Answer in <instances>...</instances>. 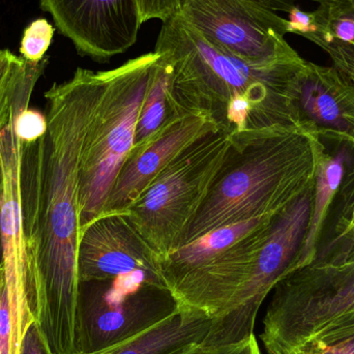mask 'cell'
<instances>
[{"mask_svg": "<svg viewBox=\"0 0 354 354\" xmlns=\"http://www.w3.org/2000/svg\"><path fill=\"white\" fill-rule=\"evenodd\" d=\"M106 76L107 71L78 68L45 93L47 132L37 141L32 311L53 354H76L81 162Z\"/></svg>", "mask_w": 354, "mask_h": 354, "instance_id": "obj_1", "label": "cell"}, {"mask_svg": "<svg viewBox=\"0 0 354 354\" xmlns=\"http://www.w3.org/2000/svg\"><path fill=\"white\" fill-rule=\"evenodd\" d=\"M156 52L170 68L177 114L209 116L228 134L301 124L295 84L306 59L252 64L208 43L178 14L162 25Z\"/></svg>", "mask_w": 354, "mask_h": 354, "instance_id": "obj_2", "label": "cell"}, {"mask_svg": "<svg viewBox=\"0 0 354 354\" xmlns=\"http://www.w3.org/2000/svg\"><path fill=\"white\" fill-rule=\"evenodd\" d=\"M319 137L304 122L230 134L224 163L179 247L226 225L283 214L313 189Z\"/></svg>", "mask_w": 354, "mask_h": 354, "instance_id": "obj_3", "label": "cell"}, {"mask_svg": "<svg viewBox=\"0 0 354 354\" xmlns=\"http://www.w3.org/2000/svg\"><path fill=\"white\" fill-rule=\"evenodd\" d=\"M158 59L157 52H149L107 71L81 162L80 234L103 214L116 177L134 147L141 105Z\"/></svg>", "mask_w": 354, "mask_h": 354, "instance_id": "obj_4", "label": "cell"}, {"mask_svg": "<svg viewBox=\"0 0 354 354\" xmlns=\"http://www.w3.org/2000/svg\"><path fill=\"white\" fill-rule=\"evenodd\" d=\"M230 134L214 131L176 157L127 210L162 259L180 245L224 163Z\"/></svg>", "mask_w": 354, "mask_h": 354, "instance_id": "obj_5", "label": "cell"}, {"mask_svg": "<svg viewBox=\"0 0 354 354\" xmlns=\"http://www.w3.org/2000/svg\"><path fill=\"white\" fill-rule=\"evenodd\" d=\"M179 310L165 282L145 272L79 282L76 354H95L157 326Z\"/></svg>", "mask_w": 354, "mask_h": 354, "instance_id": "obj_6", "label": "cell"}, {"mask_svg": "<svg viewBox=\"0 0 354 354\" xmlns=\"http://www.w3.org/2000/svg\"><path fill=\"white\" fill-rule=\"evenodd\" d=\"M260 335L270 354H287L354 312V266L316 260L274 286Z\"/></svg>", "mask_w": 354, "mask_h": 354, "instance_id": "obj_7", "label": "cell"}, {"mask_svg": "<svg viewBox=\"0 0 354 354\" xmlns=\"http://www.w3.org/2000/svg\"><path fill=\"white\" fill-rule=\"evenodd\" d=\"M179 15L208 43L252 64L301 59L287 43V19L256 0H181Z\"/></svg>", "mask_w": 354, "mask_h": 354, "instance_id": "obj_8", "label": "cell"}, {"mask_svg": "<svg viewBox=\"0 0 354 354\" xmlns=\"http://www.w3.org/2000/svg\"><path fill=\"white\" fill-rule=\"evenodd\" d=\"M312 199L313 189L304 194L279 216L258 252L251 279L230 311L212 322L203 343L232 344L254 335L258 310L268 293L285 277L297 270L299 251L311 216Z\"/></svg>", "mask_w": 354, "mask_h": 354, "instance_id": "obj_9", "label": "cell"}, {"mask_svg": "<svg viewBox=\"0 0 354 354\" xmlns=\"http://www.w3.org/2000/svg\"><path fill=\"white\" fill-rule=\"evenodd\" d=\"M39 6L81 56L101 64L133 47L142 25L137 0H39Z\"/></svg>", "mask_w": 354, "mask_h": 354, "instance_id": "obj_10", "label": "cell"}, {"mask_svg": "<svg viewBox=\"0 0 354 354\" xmlns=\"http://www.w3.org/2000/svg\"><path fill=\"white\" fill-rule=\"evenodd\" d=\"M77 272L79 282L109 280L135 272L164 281L161 256L127 212L103 214L85 227L79 239Z\"/></svg>", "mask_w": 354, "mask_h": 354, "instance_id": "obj_11", "label": "cell"}, {"mask_svg": "<svg viewBox=\"0 0 354 354\" xmlns=\"http://www.w3.org/2000/svg\"><path fill=\"white\" fill-rule=\"evenodd\" d=\"M218 130V124L206 114L172 116L151 138L132 149L116 177L103 214L126 212L185 149Z\"/></svg>", "mask_w": 354, "mask_h": 354, "instance_id": "obj_12", "label": "cell"}, {"mask_svg": "<svg viewBox=\"0 0 354 354\" xmlns=\"http://www.w3.org/2000/svg\"><path fill=\"white\" fill-rule=\"evenodd\" d=\"M301 122L354 151V87L334 66L306 60L295 84Z\"/></svg>", "mask_w": 354, "mask_h": 354, "instance_id": "obj_13", "label": "cell"}, {"mask_svg": "<svg viewBox=\"0 0 354 354\" xmlns=\"http://www.w3.org/2000/svg\"><path fill=\"white\" fill-rule=\"evenodd\" d=\"M351 149L340 147L337 153L330 155L326 151L322 137L315 143V177H314L313 199L311 216L307 233L297 260V270L315 261L319 251L322 230L328 220L332 204L338 197L347 166L351 160Z\"/></svg>", "mask_w": 354, "mask_h": 354, "instance_id": "obj_14", "label": "cell"}, {"mask_svg": "<svg viewBox=\"0 0 354 354\" xmlns=\"http://www.w3.org/2000/svg\"><path fill=\"white\" fill-rule=\"evenodd\" d=\"M212 318L181 309L141 334L95 354H183L203 343L212 326Z\"/></svg>", "mask_w": 354, "mask_h": 354, "instance_id": "obj_15", "label": "cell"}, {"mask_svg": "<svg viewBox=\"0 0 354 354\" xmlns=\"http://www.w3.org/2000/svg\"><path fill=\"white\" fill-rule=\"evenodd\" d=\"M280 216H263L226 225L174 250L162 259V277L166 286L169 289L194 268L218 257L250 235L270 228Z\"/></svg>", "mask_w": 354, "mask_h": 354, "instance_id": "obj_16", "label": "cell"}, {"mask_svg": "<svg viewBox=\"0 0 354 354\" xmlns=\"http://www.w3.org/2000/svg\"><path fill=\"white\" fill-rule=\"evenodd\" d=\"M49 58L31 64L8 49L0 50V132L23 110L29 108L37 80Z\"/></svg>", "mask_w": 354, "mask_h": 354, "instance_id": "obj_17", "label": "cell"}, {"mask_svg": "<svg viewBox=\"0 0 354 354\" xmlns=\"http://www.w3.org/2000/svg\"><path fill=\"white\" fill-rule=\"evenodd\" d=\"M174 115L170 100V68L159 54L141 105L133 149L151 138Z\"/></svg>", "mask_w": 354, "mask_h": 354, "instance_id": "obj_18", "label": "cell"}, {"mask_svg": "<svg viewBox=\"0 0 354 354\" xmlns=\"http://www.w3.org/2000/svg\"><path fill=\"white\" fill-rule=\"evenodd\" d=\"M287 354H354V312L337 318Z\"/></svg>", "mask_w": 354, "mask_h": 354, "instance_id": "obj_19", "label": "cell"}, {"mask_svg": "<svg viewBox=\"0 0 354 354\" xmlns=\"http://www.w3.org/2000/svg\"><path fill=\"white\" fill-rule=\"evenodd\" d=\"M338 196H340V203L335 220L332 239L326 243L324 249L318 251V255L354 243V162L351 160L347 166Z\"/></svg>", "mask_w": 354, "mask_h": 354, "instance_id": "obj_20", "label": "cell"}, {"mask_svg": "<svg viewBox=\"0 0 354 354\" xmlns=\"http://www.w3.org/2000/svg\"><path fill=\"white\" fill-rule=\"evenodd\" d=\"M317 21V20H316ZM307 39L319 46L333 62V66L354 87V46L335 39L318 25Z\"/></svg>", "mask_w": 354, "mask_h": 354, "instance_id": "obj_21", "label": "cell"}, {"mask_svg": "<svg viewBox=\"0 0 354 354\" xmlns=\"http://www.w3.org/2000/svg\"><path fill=\"white\" fill-rule=\"evenodd\" d=\"M55 27L44 18L32 21L23 31L20 55L31 64H39L46 57L53 41Z\"/></svg>", "mask_w": 354, "mask_h": 354, "instance_id": "obj_22", "label": "cell"}, {"mask_svg": "<svg viewBox=\"0 0 354 354\" xmlns=\"http://www.w3.org/2000/svg\"><path fill=\"white\" fill-rule=\"evenodd\" d=\"M14 127L21 140L35 142L47 132V118L37 110L27 108L14 118Z\"/></svg>", "mask_w": 354, "mask_h": 354, "instance_id": "obj_23", "label": "cell"}, {"mask_svg": "<svg viewBox=\"0 0 354 354\" xmlns=\"http://www.w3.org/2000/svg\"><path fill=\"white\" fill-rule=\"evenodd\" d=\"M137 2L142 24L153 19L166 22L178 14L181 4V0H137Z\"/></svg>", "mask_w": 354, "mask_h": 354, "instance_id": "obj_24", "label": "cell"}, {"mask_svg": "<svg viewBox=\"0 0 354 354\" xmlns=\"http://www.w3.org/2000/svg\"><path fill=\"white\" fill-rule=\"evenodd\" d=\"M183 354H261V351L255 336L252 335L245 340L232 344L209 345L200 343Z\"/></svg>", "mask_w": 354, "mask_h": 354, "instance_id": "obj_25", "label": "cell"}, {"mask_svg": "<svg viewBox=\"0 0 354 354\" xmlns=\"http://www.w3.org/2000/svg\"><path fill=\"white\" fill-rule=\"evenodd\" d=\"M287 14V33L301 35L307 39L308 35L317 29V21L313 12H305L295 6Z\"/></svg>", "mask_w": 354, "mask_h": 354, "instance_id": "obj_26", "label": "cell"}, {"mask_svg": "<svg viewBox=\"0 0 354 354\" xmlns=\"http://www.w3.org/2000/svg\"><path fill=\"white\" fill-rule=\"evenodd\" d=\"M20 354H53L37 322H33L25 332L21 343Z\"/></svg>", "mask_w": 354, "mask_h": 354, "instance_id": "obj_27", "label": "cell"}, {"mask_svg": "<svg viewBox=\"0 0 354 354\" xmlns=\"http://www.w3.org/2000/svg\"><path fill=\"white\" fill-rule=\"evenodd\" d=\"M316 260L354 266V243L337 248L328 253L319 254Z\"/></svg>", "mask_w": 354, "mask_h": 354, "instance_id": "obj_28", "label": "cell"}, {"mask_svg": "<svg viewBox=\"0 0 354 354\" xmlns=\"http://www.w3.org/2000/svg\"><path fill=\"white\" fill-rule=\"evenodd\" d=\"M256 1L259 2L266 8L274 10V12H288L293 6H297L295 3L299 0H256ZM313 1L319 4L322 2L332 1V0H313Z\"/></svg>", "mask_w": 354, "mask_h": 354, "instance_id": "obj_29", "label": "cell"}, {"mask_svg": "<svg viewBox=\"0 0 354 354\" xmlns=\"http://www.w3.org/2000/svg\"><path fill=\"white\" fill-rule=\"evenodd\" d=\"M2 171L0 167V270L3 268V243H2L1 205H2Z\"/></svg>", "mask_w": 354, "mask_h": 354, "instance_id": "obj_30", "label": "cell"}, {"mask_svg": "<svg viewBox=\"0 0 354 354\" xmlns=\"http://www.w3.org/2000/svg\"><path fill=\"white\" fill-rule=\"evenodd\" d=\"M340 1L354 15V0H340Z\"/></svg>", "mask_w": 354, "mask_h": 354, "instance_id": "obj_31", "label": "cell"}]
</instances>
